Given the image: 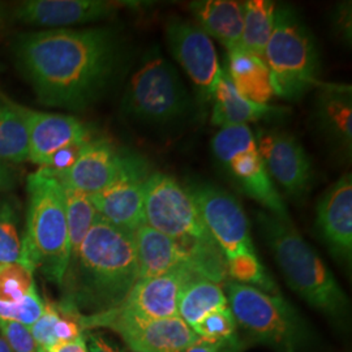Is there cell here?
Segmentation results:
<instances>
[{
  "mask_svg": "<svg viewBox=\"0 0 352 352\" xmlns=\"http://www.w3.org/2000/svg\"><path fill=\"white\" fill-rule=\"evenodd\" d=\"M123 42L111 28L46 29L17 38L14 55L38 101L84 110L110 87L123 62Z\"/></svg>",
  "mask_w": 352,
  "mask_h": 352,
  "instance_id": "6da1fadb",
  "label": "cell"
},
{
  "mask_svg": "<svg viewBox=\"0 0 352 352\" xmlns=\"http://www.w3.org/2000/svg\"><path fill=\"white\" fill-rule=\"evenodd\" d=\"M69 304L91 314L116 308L139 280V263L133 234L97 217L69 264Z\"/></svg>",
  "mask_w": 352,
  "mask_h": 352,
  "instance_id": "7a4b0ae2",
  "label": "cell"
},
{
  "mask_svg": "<svg viewBox=\"0 0 352 352\" xmlns=\"http://www.w3.org/2000/svg\"><path fill=\"white\" fill-rule=\"evenodd\" d=\"M257 223L289 287L324 315L337 320L347 315L350 308L347 295L291 219L260 212Z\"/></svg>",
  "mask_w": 352,
  "mask_h": 352,
  "instance_id": "3957f363",
  "label": "cell"
},
{
  "mask_svg": "<svg viewBox=\"0 0 352 352\" xmlns=\"http://www.w3.org/2000/svg\"><path fill=\"white\" fill-rule=\"evenodd\" d=\"M25 244L34 269L55 285H62L71 263L63 186L42 170L26 182Z\"/></svg>",
  "mask_w": 352,
  "mask_h": 352,
  "instance_id": "277c9868",
  "label": "cell"
},
{
  "mask_svg": "<svg viewBox=\"0 0 352 352\" xmlns=\"http://www.w3.org/2000/svg\"><path fill=\"white\" fill-rule=\"evenodd\" d=\"M274 80L277 97L296 101L321 80V60L316 38L299 12L291 6H277L274 29L264 52Z\"/></svg>",
  "mask_w": 352,
  "mask_h": 352,
  "instance_id": "5b68a950",
  "label": "cell"
},
{
  "mask_svg": "<svg viewBox=\"0 0 352 352\" xmlns=\"http://www.w3.org/2000/svg\"><path fill=\"white\" fill-rule=\"evenodd\" d=\"M122 109L140 124L167 128L184 120L192 98L177 69L161 51H149L126 85Z\"/></svg>",
  "mask_w": 352,
  "mask_h": 352,
  "instance_id": "8992f818",
  "label": "cell"
},
{
  "mask_svg": "<svg viewBox=\"0 0 352 352\" xmlns=\"http://www.w3.org/2000/svg\"><path fill=\"white\" fill-rule=\"evenodd\" d=\"M227 302L239 324L252 338L278 352H298L309 340V329L298 311L279 295L227 282Z\"/></svg>",
  "mask_w": 352,
  "mask_h": 352,
  "instance_id": "52a82bcc",
  "label": "cell"
},
{
  "mask_svg": "<svg viewBox=\"0 0 352 352\" xmlns=\"http://www.w3.org/2000/svg\"><path fill=\"white\" fill-rule=\"evenodd\" d=\"M212 151L222 170L243 193L261 204L267 213L291 219L285 200L265 168L250 126L221 128L212 139Z\"/></svg>",
  "mask_w": 352,
  "mask_h": 352,
  "instance_id": "ba28073f",
  "label": "cell"
},
{
  "mask_svg": "<svg viewBox=\"0 0 352 352\" xmlns=\"http://www.w3.org/2000/svg\"><path fill=\"white\" fill-rule=\"evenodd\" d=\"M144 213L148 226L173 239H213L187 189L174 176L151 173L145 182Z\"/></svg>",
  "mask_w": 352,
  "mask_h": 352,
  "instance_id": "9c48e42d",
  "label": "cell"
},
{
  "mask_svg": "<svg viewBox=\"0 0 352 352\" xmlns=\"http://www.w3.org/2000/svg\"><path fill=\"white\" fill-rule=\"evenodd\" d=\"M77 321L81 329H111L132 352H182L200 338L179 316L146 320L119 307L96 315H77Z\"/></svg>",
  "mask_w": 352,
  "mask_h": 352,
  "instance_id": "30bf717a",
  "label": "cell"
},
{
  "mask_svg": "<svg viewBox=\"0 0 352 352\" xmlns=\"http://www.w3.org/2000/svg\"><path fill=\"white\" fill-rule=\"evenodd\" d=\"M195 202L202 222L227 260L253 253L250 221L240 202L227 190L206 182H192L184 187Z\"/></svg>",
  "mask_w": 352,
  "mask_h": 352,
  "instance_id": "8fae6325",
  "label": "cell"
},
{
  "mask_svg": "<svg viewBox=\"0 0 352 352\" xmlns=\"http://www.w3.org/2000/svg\"><path fill=\"white\" fill-rule=\"evenodd\" d=\"M254 138L273 183L292 200L305 199L314 187L315 170L302 142L282 129H260Z\"/></svg>",
  "mask_w": 352,
  "mask_h": 352,
  "instance_id": "7c38bea8",
  "label": "cell"
},
{
  "mask_svg": "<svg viewBox=\"0 0 352 352\" xmlns=\"http://www.w3.org/2000/svg\"><path fill=\"white\" fill-rule=\"evenodd\" d=\"M164 37L168 50L197 88L202 101L213 98L222 67L212 38L196 24L179 17L166 23Z\"/></svg>",
  "mask_w": 352,
  "mask_h": 352,
  "instance_id": "4fadbf2b",
  "label": "cell"
},
{
  "mask_svg": "<svg viewBox=\"0 0 352 352\" xmlns=\"http://www.w3.org/2000/svg\"><path fill=\"white\" fill-rule=\"evenodd\" d=\"M146 164L139 155L120 151L107 140L90 139L81 148L75 164L55 179L91 196Z\"/></svg>",
  "mask_w": 352,
  "mask_h": 352,
  "instance_id": "5bb4252c",
  "label": "cell"
},
{
  "mask_svg": "<svg viewBox=\"0 0 352 352\" xmlns=\"http://www.w3.org/2000/svg\"><path fill=\"white\" fill-rule=\"evenodd\" d=\"M141 1L111 0H26L13 10V17L30 25L71 29L107 20L122 11L140 10Z\"/></svg>",
  "mask_w": 352,
  "mask_h": 352,
  "instance_id": "9a60e30c",
  "label": "cell"
},
{
  "mask_svg": "<svg viewBox=\"0 0 352 352\" xmlns=\"http://www.w3.org/2000/svg\"><path fill=\"white\" fill-rule=\"evenodd\" d=\"M14 107L23 116L28 129L29 162L38 164L39 168L58 151L91 139L88 126L75 116L37 111L16 102Z\"/></svg>",
  "mask_w": 352,
  "mask_h": 352,
  "instance_id": "2e32d148",
  "label": "cell"
},
{
  "mask_svg": "<svg viewBox=\"0 0 352 352\" xmlns=\"http://www.w3.org/2000/svg\"><path fill=\"white\" fill-rule=\"evenodd\" d=\"M316 89L312 118L316 131L334 154L344 161H351V85L321 81Z\"/></svg>",
  "mask_w": 352,
  "mask_h": 352,
  "instance_id": "e0dca14e",
  "label": "cell"
},
{
  "mask_svg": "<svg viewBox=\"0 0 352 352\" xmlns=\"http://www.w3.org/2000/svg\"><path fill=\"white\" fill-rule=\"evenodd\" d=\"M316 227L331 253L346 264L352 256V176L344 174L320 197Z\"/></svg>",
  "mask_w": 352,
  "mask_h": 352,
  "instance_id": "ac0fdd59",
  "label": "cell"
},
{
  "mask_svg": "<svg viewBox=\"0 0 352 352\" xmlns=\"http://www.w3.org/2000/svg\"><path fill=\"white\" fill-rule=\"evenodd\" d=\"M149 167L142 166L122 176L101 192L90 196L100 217L111 225L135 234L145 225L144 189Z\"/></svg>",
  "mask_w": 352,
  "mask_h": 352,
  "instance_id": "d6986e66",
  "label": "cell"
},
{
  "mask_svg": "<svg viewBox=\"0 0 352 352\" xmlns=\"http://www.w3.org/2000/svg\"><path fill=\"white\" fill-rule=\"evenodd\" d=\"M195 276L186 265L161 277L139 279L126 300L118 305L129 315L146 320L170 318L177 315V300L183 285Z\"/></svg>",
  "mask_w": 352,
  "mask_h": 352,
  "instance_id": "ffe728a7",
  "label": "cell"
},
{
  "mask_svg": "<svg viewBox=\"0 0 352 352\" xmlns=\"http://www.w3.org/2000/svg\"><path fill=\"white\" fill-rule=\"evenodd\" d=\"M139 263V279L161 277L187 264L188 251L183 241L173 239L146 223L133 234Z\"/></svg>",
  "mask_w": 352,
  "mask_h": 352,
  "instance_id": "44dd1931",
  "label": "cell"
},
{
  "mask_svg": "<svg viewBox=\"0 0 352 352\" xmlns=\"http://www.w3.org/2000/svg\"><path fill=\"white\" fill-rule=\"evenodd\" d=\"M196 25L213 37L227 51L241 47L244 1L235 0H199L189 4Z\"/></svg>",
  "mask_w": 352,
  "mask_h": 352,
  "instance_id": "7402d4cb",
  "label": "cell"
},
{
  "mask_svg": "<svg viewBox=\"0 0 352 352\" xmlns=\"http://www.w3.org/2000/svg\"><path fill=\"white\" fill-rule=\"evenodd\" d=\"M225 69L234 87L248 101L267 104L277 97L273 76L264 59L243 47L227 51Z\"/></svg>",
  "mask_w": 352,
  "mask_h": 352,
  "instance_id": "603a6c76",
  "label": "cell"
},
{
  "mask_svg": "<svg viewBox=\"0 0 352 352\" xmlns=\"http://www.w3.org/2000/svg\"><path fill=\"white\" fill-rule=\"evenodd\" d=\"M212 100V123L219 128L241 124L248 126L251 122H257L280 110L269 104H257L244 98L234 87L225 67H222V74L214 89Z\"/></svg>",
  "mask_w": 352,
  "mask_h": 352,
  "instance_id": "cb8c5ba5",
  "label": "cell"
},
{
  "mask_svg": "<svg viewBox=\"0 0 352 352\" xmlns=\"http://www.w3.org/2000/svg\"><path fill=\"white\" fill-rule=\"evenodd\" d=\"M225 307H228L226 294L218 283L190 276L180 291L177 315L188 327H193L205 316Z\"/></svg>",
  "mask_w": 352,
  "mask_h": 352,
  "instance_id": "d4e9b609",
  "label": "cell"
},
{
  "mask_svg": "<svg viewBox=\"0 0 352 352\" xmlns=\"http://www.w3.org/2000/svg\"><path fill=\"white\" fill-rule=\"evenodd\" d=\"M29 162V136L14 102L0 94V164Z\"/></svg>",
  "mask_w": 352,
  "mask_h": 352,
  "instance_id": "484cf974",
  "label": "cell"
},
{
  "mask_svg": "<svg viewBox=\"0 0 352 352\" xmlns=\"http://www.w3.org/2000/svg\"><path fill=\"white\" fill-rule=\"evenodd\" d=\"M276 8V3L270 0L244 1L241 47L261 59L274 29Z\"/></svg>",
  "mask_w": 352,
  "mask_h": 352,
  "instance_id": "4316f807",
  "label": "cell"
},
{
  "mask_svg": "<svg viewBox=\"0 0 352 352\" xmlns=\"http://www.w3.org/2000/svg\"><path fill=\"white\" fill-rule=\"evenodd\" d=\"M32 264L26 250L25 234L20 226L17 202L12 199L0 200V264Z\"/></svg>",
  "mask_w": 352,
  "mask_h": 352,
  "instance_id": "83f0119b",
  "label": "cell"
},
{
  "mask_svg": "<svg viewBox=\"0 0 352 352\" xmlns=\"http://www.w3.org/2000/svg\"><path fill=\"white\" fill-rule=\"evenodd\" d=\"M62 186H63L68 234H69V247H71V263H72L80 251V247L85 239L89 230L97 219L98 213L90 200L89 195L81 190L71 188L68 186H64V184Z\"/></svg>",
  "mask_w": 352,
  "mask_h": 352,
  "instance_id": "f1b7e54d",
  "label": "cell"
},
{
  "mask_svg": "<svg viewBox=\"0 0 352 352\" xmlns=\"http://www.w3.org/2000/svg\"><path fill=\"white\" fill-rule=\"evenodd\" d=\"M227 273L234 282L278 295L277 285L260 263L256 252L243 253L227 260Z\"/></svg>",
  "mask_w": 352,
  "mask_h": 352,
  "instance_id": "f546056e",
  "label": "cell"
},
{
  "mask_svg": "<svg viewBox=\"0 0 352 352\" xmlns=\"http://www.w3.org/2000/svg\"><path fill=\"white\" fill-rule=\"evenodd\" d=\"M34 269L21 263L0 264V302L13 304L36 289Z\"/></svg>",
  "mask_w": 352,
  "mask_h": 352,
  "instance_id": "4dcf8cb0",
  "label": "cell"
},
{
  "mask_svg": "<svg viewBox=\"0 0 352 352\" xmlns=\"http://www.w3.org/2000/svg\"><path fill=\"white\" fill-rule=\"evenodd\" d=\"M43 309L45 304L41 300L37 289H33L19 302H0V321H12L30 329L43 314Z\"/></svg>",
  "mask_w": 352,
  "mask_h": 352,
  "instance_id": "1f68e13d",
  "label": "cell"
},
{
  "mask_svg": "<svg viewBox=\"0 0 352 352\" xmlns=\"http://www.w3.org/2000/svg\"><path fill=\"white\" fill-rule=\"evenodd\" d=\"M236 325L238 324L230 307H225L205 316L201 321L192 329L201 338L230 340L236 337Z\"/></svg>",
  "mask_w": 352,
  "mask_h": 352,
  "instance_id": "d6a6232c",
  "label": "cell"
},
{
  "mask_svg": "<svg viewBox=\"0 0 352 352\" xmlns=\"http://www.w3.org/2000/svg\"><path fill=\"white\" fill-rule=\"evenodd\" d=\"M60 309L55 304H45L43 314L38 318L37 322L30 327L33 340L38 351H47L54 344H56L55 338V325L60 318Z\"/></svg>",
  "mask_w": 352,
  "mask_h": 352,
  "instance_id": "836d02e7",
  "label": "cell"
},
{
  "mask_svg": "<svg viewBox=\"0 0 352 352\" xmlns=\"http://www.w3.org/2000/svg\"><path fill=\"white\" fill-rule=\"evenodd\" d=\"M0 331L3 340L7 342L12 352H37L29 327L12 321H0Z\"/></svg>",
  "mask_w": 352,
  "mask_h": 352,
  "instance_id": "e575fe53",
  "label": "cell"
},
{
  "mask_svg": "<svg viewBox=\"0 0 352 352\" xmlns=\"http://www.w3.org/2000/svg\"><path fill=\"white\" fill-rule=\"evenodd\" d=\"M243 349L238 336L230 340L199 338L182 352H240Z\"/></svg>",
  "mask_w": 352,
  "mask_h": 352,
  "instance_id": "d590c367",
  "label": "cell"
},
{
  "mask_svg": "<svg viewBox=\"0 0 352 352\" xmlns=\"http://www.w3.org/2000/svg\"><path fill=\"white\" fill-rule=\"evenodd\" d=\"M333 26L336 29L337 36L346 43L351 45V3H342L336 8L333 14Z\"/></svg>",
  "mask_w": 352,
  "mask_h": 352,
  "instance_id": "8d00e7d4",
  "label": "cell"
},
{
  "mask_svg": "<svg viewBox=\"0 0 352 352\" xmlns=\"http://www.w3.org/2000/svg\"><path fill=\"white\" fill-rule=\"evenodd\" d=\"M46 352H88V346H87V342L84 340V337L81 336V337L69 340V342H59V343L54 344Z\"/></svg>",
  "mask_w": 352,
  "mask_h": 352,
  "instance_id": "74e56055",
  "label": "cell"
},
{
  "mask_svg": "<svg viewBox=\"0 0 352 352\" xmlns=\"http://www.w3.org/2000/svg\"><path fill=\"white\" fill-rule=\"evenodd\" d=\"M16 186V173L10 164H0V193Z\"/></svg>",
  "mask_w": 352,
  "mask_h": 352,
  "instance_id": "f35d334b",
  "label": "cell"
},
{
  "mask_svg": "<svg viewBox=\"0 0 352 352\" xmlns=\"http://www.w3.org/2000/svg\"><path fill=\"white\" fill-rule=\"evenodd\" d=\"M88 352H120L113 344H110L100 336L89 337Z\"/></svg>",
  "mask_w": 352,
  "mask_h": 352,
  "instance_id": "ab89813d",
  "label": "cell"
},
{
  "mask_svg": "<svg viewBox=\"0 0 352 352\" xmlns=\"http://www.w3.org/2000/svg\"><path fill=\"white\" fill-rule=\"evenodd\" d=\"M6 19H7V12H6V7L0 3V33L3 32V28L6 25Z\"/></svg>",
  "mask_w": 352,
  "mask_h": 352,
  "instance_id": "60d3db41",
  "label": "cell"
},
{
  "mask_svg": "<svg viewBox=\"0 0 352 352\" xmlns=\"http://www.w3.org/2000/svg\"><path fill=\"white\" fill-rule=\"evenodd\" d=\"M0 352H12L11 349H10V346L7 344V342L3 340V338H0Z\"/></svg>",
  "mask_w": 352,
  "mask_h": 352,
  "instance_id": "b9f144b4",
  "label": "cell"
},
{
  "mask_svg": "<svg viewBox=\"0 0 352 352\" xmlns=\"http://www.w3.org/2000/svg\"><path fill=\"white\" fill-rule=\"evenodd\" d=\"M120 352H132V351H128V350H123V351H120Z\"/></svg>",
  "mask_w": 352,
  "mask_h": 352,
  "instance_id": "7bdbcfd3",
  "label": "cell"
},
{
  "mask_svg": "<svg viewBox=\"0 0 352 352\" xmlns=\"http://www.w3.org/2000/svg\"><path fill=\"white\" fill-rule=\"evenodd\" d=\"M38 352H43V351H38Z\"/></svg>",
  "mask_w": 352,
  "mask_h": 352,
  "instance_id": "ee69618b",
  "label": "cell"
}]
</instances>
